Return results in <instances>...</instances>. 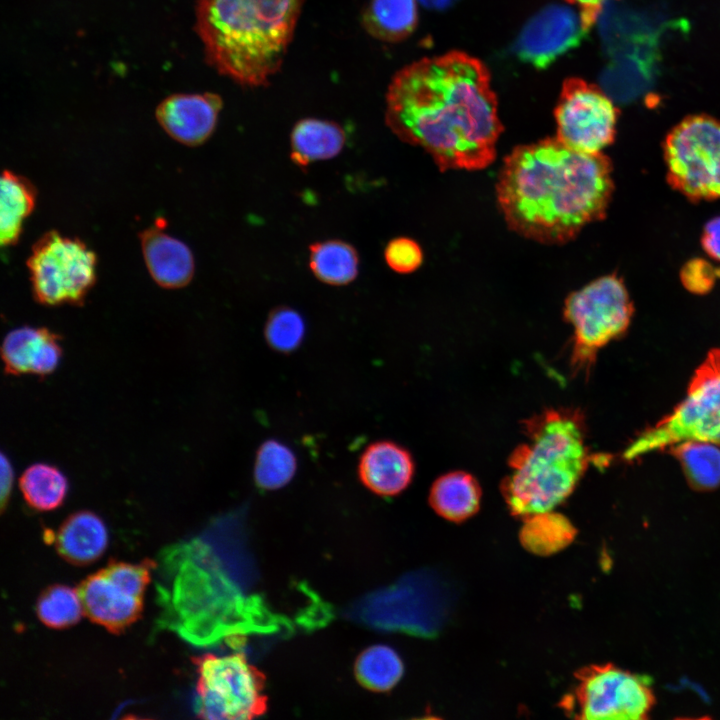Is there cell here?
Returning <instances> with one entry per match:
<instances>
[{
  "instance_id": "1",
  "label": "cell",
  "mask_w": 720,
  "mask_h": 720,
  "mask_svg": "<svg viewBox=\"0 0 720 720\" xmlns=\"http://www.w3.org/2000/svg\"><path fill=\"white\" fill-rule=\"evenodd\" d=\"M385 119L401 140L429 153L441 171L489 166L503 129L489 72L457 51L397 72L387 90Z\"/></svg>"
},
{
  "instance_id": "2",
  "label": "cell",
  "mask_w": 720,
  "mask_h": 720,
  "mask_svg": "<svg viewBox=\"0 0 720 720\" xmlns=\"http://www.w3.org/2000/svg\"><path fill=\"white\" fill-rule=\"evenodd\" d=\"M613 190L608 157L574 150L556 137L516 147L496 183L509 228L543 244L566 243L604 218Z\"/></svg>"
},
{
  "instance_id": "3",
  "label": "cell",
  "mask_w": 720,
  "mask_h": 720,
  "mask_svg": "<svg viewBox=\"0 0 720 720\" xmlns=\"http://www.w3.org/2000/svg\"><path fill=\"white\" fill-rule=\"evenodd\" d=\"M303 3L198 0L196 31L208 63L240 85H267L284 62Z\"/></svg>"
},
{
  "instance_id": "4",
  "label": "cell",
  "mask_w": 720,
  "mask_h": 720,
  "mask_svg": "<svg viewBox=\"0 0 720 720\" xmlns=\"http://www.w3.org/2000/svg\"><path fill=\"white\" fill-rule=\"evenodd\" d=\"M527 441L509 457L501 485L514 516L553 510L574 491L593 457L585 442L583 416L576 409H546L524 424Z\"/></svg>"
},
{
  "instance_id": "5",
  "label": "cell",
  "mask_w": 720,
  "mask_h": 720,
  "mask_svg": "<svg viewBox=\"0 0 720 720\" xmlns=\"http://www.w3.org/2000/svg\"><path fill=\"white\" fill-rule=\"evenodd\" d=\"M685 441L720 447V348L710 350L695 370L685 398L671 413L639 433L622 457L634 461Z\"/></svg>"
},
{
  "instance_id": "6",
  "label": "cell",
  "mask_w": 720,
  "mask_h": 720,
  "mask_svg": "<svg viewBox=\"0 0 720 720\" xmlns=\"http://www.w3.org/2000/svg\"><path fill=\"white\" fill-rule=\"evenodd\" d=\"M634 313L627 288L616 274L605 275L571 293L564 317L573 327L570 366L574 374H590L597 353L628 329Z\"/></svg>"
},
{
  "instance_id": "7",
  "label": "cell",
  "mask_w": 720,
  "mask_h": 720,
  "mask_svg": "<svg viewBox=\"0 0 720 720\" xmlns=\"http://www.w3.org/2000/svg\"><path fill=\"white\" fill-rule=\"evenodd\" d=\"M198 673L194 710L209 720L252 719L266 711L264 675L244 654L193 659Z\"/></svg>"
},
{
  "instance_id": "8",
  "label": "cell",
  "mask_w": 720,
  "mask_h": 720,
  "mask_svg": "<svg viewBox=\"0 0 720 720\" xmlns=\"http://www.w3.org/2000/svg\"><path fill=\"white\" fill-rule=\"evenodd\" d=\"M32 293L43 305H80L97 278V256L80 239L45 233L27 260Z\"/></svg>"
},
{
  "instance_id": "9",
  "label": "cell",
  "mask_w": 720,
  "mask_h": 720,
  "mask_svg": "<svg viewBox=\"0 0 720 720\" xmlns=\"http://www.w3.org/2000/svg\"><path fill=\"white\" fill-rule=\"evenodd\" d=\"M670 185L693 201L720 198V121L693 115L677 124L664 141Z\"/></svg>"
},
{
  "instance_id": "10",
  "label": "cell",
  "mask_w": 720,
  "mask_h": 720,
  "mask_svg": "<svg viewBox=\"0 0 720 720\" xmlns=\"http://www.w3.org/2000/svg\"><path fill=\"white\" fill-rule=\"evenodd\" d=\"M574 692L562 706L585 720L647 719L655 697L647 678L610 663L590 665L576 673Z\"/></svg>"
},
{
  "instance_id": "11",
  "label": "cell",
  "mask_w": 720,
  "mask_h": 720,
  "mask_svg": "<svg viewBox=\"0 0 720 720\" xmlns=\"http://www.w3.org/2000/svg\"><path fill=\"white\" fill-rule=\"evenodd\" d=\"M152 560L131 564L110 560L76 588L83 612L111 633L123 632L141 616Z\"/></svg>"
},
{
  "instance_id": "12",
  "label": "cell",
  "mask_w": 720,
  "mask_h": 720,
  "mask_svg": "<svg viewBox=\"0 0 720 720\" xmlns=\"http://www.w3.org/2000/svg\"><path fill=\"white\" fill-rule=\"evenodd\" d=\"M555 119L557 139L574 150L594 154L614 141L618 110L601 88L569 79L563 85Z\"/></svg>"
},
{
  "instance_id": "13",
  "label": "cell",
  "mask_w": 720,
  "mask_h": 720,
  "mask_svg": "<svg viewBox=\"0 0 720 720\" xmlns=\"http://www.w3.org/2000/svg\"><path fill=\"white\" fill-rule=\"evenodd\" d=\"M591 26L577 8L549 5L523 27L515 43V51L523 61L545 68L576 47Z\"/></svg>"
},
{
  "instance_id": "14",
  "label": "cell",
  "mask_w": 720,
  "mask_h": 720,
  "mask_svg": "<svg viewBox=\"0 0 720 720\" xmlns=\"http://www.w3.org/2000/svg\"><path fill=\"white\" fill-rule=\"evenodd\" d=\"M223 102L219 95L175 94L156 109V118L165 132L177 142L197 146L214 132Z\"/></svg>"
},
{
  "instance_id": "15",
  "label": "cell",
  "mask_w": 720,
  "mask_h": 720,
  "mask_svg": "<svg viewBox=\"0 0 720 720\" xmlns=\"http://www.w3.org/2000/svg\"><path fill=\"white\" fill-rule=\"evenodd\" d=\"M1 356L7 374L47 376L62 358L60 336L45 327L13 329L3 340Z\"/></svg>"
},
{
  "instance_id": "16",
  "label": "cell",
  "mask_w": 720,
  "mask_h": 720,
  "mask_svg": "<svg viewBox=\"0 0 720 720\" xmlns=\"http://www.w3.org/2000/svg\"><path fill=\"white\" fill-rule=\"evenodd\" d=\"M158 219L139 235L146 267L152 279L168 289L186 286L193 278L195 263L189 247L163 230Z\"/></svg>"
},
{
  "instance_id": "17",
  "label": "cell",
  "mask_w": 720,
  "mask_h": 720,
  "mask_svg": "<svg viewBox=\"0 0 720 720\" xmlns=\"http://www.w3.org/2000/svg\"><path fill=\"white\" fill-rule=\"evenodd\" d=\"M415 471L409 451L399 444L382 440L362 452L357 472L362 484L380 496H395L411 483Z\"/></svg>"
},
{
  "instance_id": "18",
  "label": "cell",
  "mask_w": 720,
  "mask_h": 720,
  "mask_svg": "<svg viewBox=\"0 0 720 720\" xmlns=\"http://www.w3.org/2000/svg\"><path fill=\"white\" fill-rule=\"evenodd\" d=\"M107 529L95 513L78 511L69 515L54 536L58 554L74 565L98 559L107 546Z\"/></svg>"
},
{
  "instance_id": "19",
  "label": "cell",
  "mask_w": 720,
  "mask_h": 720,
  "mask_svg": "<svg viewBox=\"0 0 720 720\" xmlns=\"http://www.w3.org/2000/svg\"><path fill=\"white\" fill-rule=\"evenodd\" d=\"M346 134L336 122L305 118L298 121L291 132L290 158L299 168L337 156L344 148Z\"/></svg>"
},
{
  "instance_id": "20",
  "label": "cell",
  "mask_w": 720,
  "mask_h": 720,
  "mask_svg": "<svg viewBox=\"0 0 720 720\" xmlns=\"http://www.w3.org/2000/svg\"><path fill=\"white\" fill-rule=\"evenodd\" d=\"M481 488L476 478L464 471H453L438 477L432 484L429 503L442 518L461 522L479 509Z\"/></svg>"
},
{
  "instance_id": "21",
  "label": "cell",
  "mask_w": 720,
  "mask_h": 720,
  "mask_svg": "<svg viewBox=\"0 0 720 720\" xmlns=\"http://www.w3.org/2000/svg\"><path fill=\"white\" fill-rule=\"evenodd\" d=\"M0 187V242L2 246H11L19 240L24 221L35 207L37 193L27 178L10 170L3 171Z\"/></svg>"
},
{
  "instance_id": "22",
  "label": "cell",
  "mask_w": 720,
  "mask_h": 720,
  "mask_svg": "<svg viewBox=\"0 0 720 720\" xmlns=\"http://www.w3.org/2000/svg\"><path fill=\"white\" fill-rule=\"evenodd\" d=\"M417 0H371L362 23L373 38L398 42L407 38L418 20Z\"/></svg>"
},
{
  "instance_id": "23",
  "label": "cell",
  "mask_w": 720,
  "mask_h": 720,
  "mask_svg": "<svg viewBox=\"0 0 720 720\" xmlns=\"http://www.w3.org/2000/svg\"><path fill=\"white\" fill-rule=\"evenodd\" d=\"M576 534V528L566 516L550 510L523 518L519 539L528 552L549 556L571 544Z\"/></svg>"
},
{
  "instance_id": "24",
  "label": "cell",
  "mask_w": 720,
  "mask_h": 720,
  "mask_svg": "<svg viewBox=\"0 0 720 720\" xmlns=\"http://www.w3.org/2000/svg\"><path fill=\"white\" fill-rule=\"evenodd\" d=\"M309 266L318 280L333 286H343L357 277L359 256L347 242L326 240L309 247Z\"/></svg>"
},
{
  "instance_id": "25",
  "label": "cell",
  "mask_w": 720,
  "mask_h": 720,
  "mask_svg": "<svg viewBox=\"0 0 720 720\" xmlns=\"http://www.w3.org/2000/svg\"><path fill=\"white\" fill-rule=\"evenodd\" d=\"M719 448L708 442L685 441L668 449L681 464L685 478L692 489L711 491L720 486Z\"/></svg>"
},
{
  "instance_id": "26",
  "label": "cell",
  "mask_w": 720,
  "mask_h": 720,
  "mask_svg": "<svg viewBox=\"0 0 720 720\" xmlns=\"http://www.w3.org/2000/svg\"><path fill=\"white\" fill-rule=\"evenodd\" d=\"M19 489L26 503L37 511H51L62 505L68 491L66 476L56 466L35 463L23 471Z\"/></svg>"
},
{
  "instance_id": "27",
  "label": "cell",
  "mask_w": 720,
  "mask_h": 720,
  "mask_svg": "<svg viewBox=\"0 0 720 720\" xmlns=\"http://www.w3.org/2000/svg\"><path fill=\"white\" fill-rule=\"evenodd\" d=\"M404 672L397 652L387 645H374L365 649L355 663V675L367 689L384 692L392 689Z\"/></svg>"
},
{
  "instance_id": "28",
  "label": "cell",
  "mask_w": 720,
  "mask_h": 720,
  "mask_svg": "<svg viewBox=\"0 0 720 720\" xmlns=\"http://www.w3.org/2000/svg\"><path fill=\"white\" fill-rule=\"evenodd\" d=\"M297 470V457L293 450L281 441L268 439L256 452L254 480L259 488L276 490L287 485Z\"/></svg>"
},
{
  "instance_id": "29",
  "label": "cell",
  "mask_w": 720,
  "mask_h": 720,
  "mask_svg": "<svg viewBox=\"0 0 720 720\" xmlns=\"http://www.w3.org/2000/svg\"><path fill=\"white\" fill-rule=\"evenodd\" d=\"M36 614L47 627L62 629L76 624L84 612L77 589L55 584L38 597Z\"/></svg>"
},
{
  "instance_id": "30",
  "label": "cell",
  "mask_w": 720,
  "mask_h": 720,
  "mask_svg": "<svg viewBox=\"0 0 720 720\" xmlns=\"http://www.w3.org/2000/svg\"><path fill=\"white\" fill-rule=\"evenodd\" d=\"M305 333L304 318L298 311L287 306L271 311L264 327L266 342L281 353L295 351L302 344Z\"/></svg>"
},
{
  "instance_id": "31",
  "label": "cell",
  "mask_w": 720,
  "mask_h": 720,
  "mask_svg": "<svg viewBox=\"0 0 720 720\" xmlns=\"http://www.w3.org/2000/svg\"><path fill=\"white\" fill-rule=\"evenodd\" d=\"M384 258L394 272L408 274L420 267L423 261V252L420 245L413 239L398 237L386 245Z\"/></svg>"
},
{
  "instance_id": "32",
  "label": "cell",
  "mask_w": 720,
  "mask_h": 720,
  "mask_svg": "<svg viewBox=\"0 0 720 720\" xmlns=\"http://www.w3.org/2000/svg\"><path fill=\"white\" fill-rule=\"evenodd\" d=\"M719 278L720 268L701 258L688 261L680 272V279L684 287L699 295L709 292Z\"/></svg>"
},
{
  "instance_id": "33",
  "label": "cell",
  "mask_w": 720,
  "mask_h": 720,
  "mask_svg": "<svg viewBox=\"0 0 720 720\" xmlns=\"http://www.w3.org/2000/svg\"><path fill=\"white\" fill-rule=\"evenodd\" d=\"M701 243L710 257L720 261V216H716L706 223Z\"/></svg>"
},
{
  "instance_id": "34",
  "label": "cell",
  "mask_w": 720,
  "mask_h": 720,
  "mask_svg": "<svg viewBox=\"0 0 720 720\" xmlns=\"http://www.w3.org/2000/svg\"><path fill=\"white\" fill-rule=\"evenodd\" d=\"M14 470L9 458L5 454L1 455V509L4 510L13 485Z\"/></svg>"
},
{
  "instance_id": "35",
  "label": "cell",
  "mask_w": 720,
  "mask_h": 720,
  "mask_svg": "<svg viewBox=\"0 0 720 720\" xmlns=\"http://www.w3.org/2000/svg\"><path fill=\"white\" fill-rule=\"evenodd\" d=\"M574 5L590 25H593L609 0H567Z\"/></svg>"
},
{
  "instance_id": "36",
  "label": "cell",
  "mask_w": 720,
  "mask_h": 720,
  "mask_svg": "<svg viewBox=\"0 0 720 720\" xmlns=\"http://www.w3.org/2000/svg\"><path fill=\"white\" fill-rule=\"evenodd\" d=\"M422 5L430 9H444L452 5L455 0H417Z\"/></svg>"
}]
</instances>
